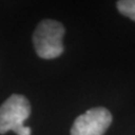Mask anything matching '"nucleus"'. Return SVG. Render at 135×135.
<instances>
[{
    "instance_id": "nucleus-2",
    "label": "nucleus",
    "mask_w": 135,
    "mask_h": 135,
    "mask_svg": "<svg viewBox=\"0 0 135 135\" xmlns=\"http://www.w3.org/2000/svg\"><path fill=\"white\" fill-rule=\"evenodd\" d=\"M63 36L64 27L61 23L52 19L42 20L33 35V43L37 55L46 60L60 56L64 51Z\"/></svg>"
},
{
    "instance_id": "nucleus-3",
    "label": "nucleus",
    "mask_w": 135,
    "mask_h": 135,
    "mask_svg": "<svg viewBox=\"0 0 135 135\" xmlns=\"http://www.w3.org/2000/svg\"><path fill=\"white\" fill-rule=\"evenodd\" d=\"M113 120L112 114L104 107H95L80 115L71 128V135H104Z\"/></svg>"
},
{
    "instance_id": "nucleus-4",
    "label": "nucleus",
    "mask_w": 135,
    "mask_h": 135,
    "mask_svg": "<svg viewBox=\"0 0 135 135\" xmlns=\"http://www.w3.org/2000/svg\"><path fill=\"white\" fill-rule=\"evenodd\" d=\"M117 8L122 15L135 22V0H120L117 2Z\"/></svg>"
},
{
    "instance_id": "nucleus-1",
    "label": "nucleus",
    "mask_w": 135,
    "mask_h": 135,
    "mask_svg": "<svg viewBox=\"0 0 135 135\" xmlns=\"http://www.w3.org/2000/svg\"><path fill=\"white\" fill-rule=\"evenodd\" d=\"M29 115L28 99L22 95H11L0 107V134L12 131L17 135H31V127L24 125Z\"/></svg>"
}]
</instances>
